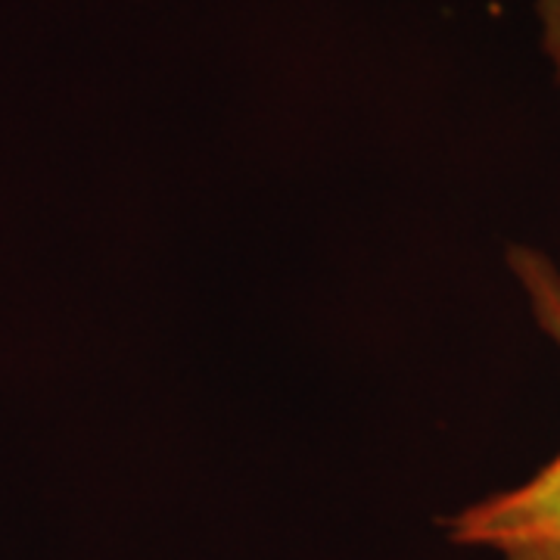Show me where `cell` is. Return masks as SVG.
Wrapping results in <instances>:
<instances>
[{
  "mask_svg": "<svg viewBox=\"0 0 560 560\" xmlns=\"http://www.w3.org/2000/svg\"><path fill=\"white\" fill-rule=\"evenodd\" d=\"M533 10H536V25H539L541 54L560 88V0H533Z\"/></svg>",
  "mask_w": 560,
  "mask_h": 560,
  "instance_id": "2",
  "label": "cell"
},
{
  "mask_svg": "<svg viewBox=\"0 0 560 560\" xmlns=\"http://www.w3.org/2000/svg\"><path fill=\"white\" fill-rule=\"evenodd\" d=\"M541 334L560 352V265L529 243L504 253ZM448 545L495 560H560V448L526 480L467 501L442 521Z\"/></svg>",
  "mask_w": 560,
  "mask_h": 560,
  "instance_id": "1",
  "label": "cell"
}]
</instances>
